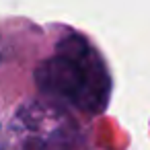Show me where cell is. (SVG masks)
Instances as JSON below:
<instances>
[{"instance_id": "obj_1", "label": "cell", "mask_w": 150, "mask_h": 150, "mask_svg": "<svg viewBox=\"0 0 150 150\" xmlns=\"http://www.w3.org/2000/svg\"><path fill=\"white\" fill-rule=\"evenodd\" d=\"M43 99L95 115L107 107L111 76L97 47L80 33L62 37L35 72Z\"/></svg>"}, {"instance_id": "obj_2", "label": "cell", "mask_w": 150, "mask_h": 150, "mask_svg": "<svg viewBox=\"0 0 150 150\" xmlns=\"http://www.w3.org/2000/svg\"><path fill=\"white\" fill-rule=\"evenodd\" d=\"M82 134L58 103L29 99L0 125V150H80Z\"/></svg>"}]
</instances>
